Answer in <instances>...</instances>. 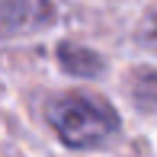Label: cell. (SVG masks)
<instances>
[{
    "mask_svg": "<svg viewBox=\"0 0 157 157\" xmlns=\"http://www.w3.org/2000/svg\"><path fill=\"white\" fill-rule=\"evenodd\" d=\"M48 122L67 147H96L119 132L116 109L90 93H64L52 99Z\"/></svg>",
    "mask_w": 157,
    "mask_h": 157,
    "instance_id": "6da1fadb",
    "label": "cell"
},
{
    "mask_svg": "<svg viewBox=\"0 0 157 157\" xmlns=\"http://www.w3.org/2000/svg\"><path fill=\"white\" fill-rule=\"evenodd\" d=\"M55 19V6L48 0H0V32L16 35L45 29Z\"/></svg>",
    "mask_w": 157,
    "mask_h": 157,
    "instance_id": "7a4b0ae2",
    "label": "cell"
},
{
    "mask_svg": "<svg viewBox=\"0 0 157 157\" xmlns=\"http://www.w3.org/2000/svg\"><path fill=\"white\" fill-rule=\"evenodd\" d=\"M58 61H61V67L67 71V74H74V77H99L103 74V58H99L96 52H90V48L71 45V42L58 45Z\"/></svg>",
    "mask_w": 157,
    "mask_h": 157,
    "instance_id": "3957f363",
    "label": "cell"
}]
</instances>
